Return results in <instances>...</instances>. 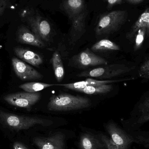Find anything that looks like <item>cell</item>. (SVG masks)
I'll return each mask as SVG.
<instances>
[{
	"instance_id": "12",
	"label": "cell",
	"mask_w": 149,
	"mask_h": 149,
	"mask_svg": "<svg viewBox=\"0 0 149 149\" xmlns=\"http://www.w3.org/2000/svg\"><path fill=\"white\" fill-rule=\"evenodd\" d=\"M17 39L19 42L29 45L40 48L45 47L44 42L24 25L18 27L17 31Z\"/></svg>"
},
{
	"instance_id": "4",
	"label": "cell",
	"mask_w": 149,
	"mask_h": 149,
	"mask_svg": "<svg viewBox=\"0 0 149 149\" xmlns=\"http://www.w3.org/2000/svg\"><path fill=\"white\" fill-rule=\"evenodd\" d=\"M127 18L126 10H117L104 14L100 17L95 29L98 36L111 34L119 30Z\"/></svg>"
},
{
	"instance_id": "25",
	"label": "cell",
	"mask_w": 149,
	"mask_h": 149,
	"mask_svg": "<svg viewBox=\"0 0 149 149\" xmlns=\"http://www.w3.org/2000/svg\"><path fill=\"white\" fill-rule=\"evenodd\" d=\"M146 36V30L144 28H141L137 31L136 35L135 45L136 49H139L142 44L144 38Z\"/></svg>"
},
{
	"instance_id": "30",
	"label": "cell",
	"mask_w": 149,
	"mask_h": 149,
	"mask_svg": "<svg viewBox=\"0 0 149 149\" xmlns=\"http://www.w3.org/2000/svg\"><path fill=\"white\" fill-rule=\"evenodd\" d=\"M126 1L130 4H137L142 2L144 0H126Z\"/></svg>"
},
{
	"instance_id": "9",
	"label": "cell",
	"mask_w": 149,
	"mask_h": 149,
	"mask_svg": "<svg viewBox=\"0 0 149 149\" xmlns=\"http://www.w3.org/2000/svg\"><path fill=\"white\" fill-rule=\"evenodd\" d=\"M72 62L74 65L79 68H86L108 64L107 61L95 54L88 48L73 56Z\"/></svg>"
},
{
	"instance_id": "3",
	"label": "cell",
	"mask_w": 149,
	"mask_h": 149,
	"mask_svg": "<svg viewBox=\"0 0 149 149\" xmlns=\"http://www.w3.org/2000/svg\"><path fill=\"white\" fill-rule=\"evenodd\" d=\"M149 121V93L145 95L136 105L128 119L123 122L124 129L129 133L141 130Z\"/></svg>"
},
{
	"instance_id": "15",
	"label": "cell",
	"mask_w": 149,
	"mask_h": 149,
	"mask_svg": "<svg viewBox=\"0 0 149 149\" xmlns=\"http://www.w3.org/2000/svg\"><path fill=\"white\" fill-rule=\"evenodd\" d=\"M88 12L84 10L79 15L71 20L72 26L70 36L72 39L76 40L79 38L85 31L86 19L87 15Z\"/></svg>"
},
{
	"instance_id": "13",
	"label": "cell",
	"mask_w": 149,
	"mask_h": 149,
	"mask_svg": "<svg viewBox=\"0 0 149 149\" xmlns=\"http://www.w3.org/2000/svg\"><path fill=\"white\" fill-rule=\"evenodd\" d=\"M14 51L15 55L20 59L33 66L39 67L43 63L42 56L30 50L16 47Z\"/></svg>"
},
{
	"instance_id": "8",
	"label": "cell",
	"mask_w": 149,
	"mask_h": 149,
	"mask_svg": "<svg viewBox=\"0 0 149 149\" xmlns=\"http://www.w3.org/2000/svg\"><path fill=\"white\" fill-rule=\"evenodd\" d=\"M41 94L38 93L20 92L9 94L4 96V100L10 105L29 109L40 100Z\"/></svg>"
},
{
	"instance_id": "26",
	"label": "cell",
	"mask_w": 149,
	"mask_h": 149,
	"mask_svg": "<svg viewBox=\"0 0 149 149\" xmlns=\"http://www.w3.org/2000/svg\"><path fill=\"white\" fill-rule=\"evenodd\" d=\"M139 74L141 78L149 79V59L145 61L140 67Z\"/></svg>"
},
{
	"instance_id": "17",
	"label": "cell",
	"mask_w": 149,
	"mask_h": 149,
	"mask_svg": "<svg viewBox=\"0 0 149 149\" xmlns=\"http://www.w3.org/2000/svg\"><path fill=\"white\" fill-rule=\"evenodd\" d=\"M79 146L81 149H106L100 139L88 134L81 136Z\"/></svg>"
},
{
	"instance_id": "24",
	"label": "cell",
	"mask_w": 149,
	"mask_h": 149,
	"mask_svg": "<svg viewBox=\"0 0 149 149\" xmlns=\"http://www.w3.org/2000/svg\"><path fill=\"white\" fill-rule=\"evenodd\" d=\"M100 139L106 149H125L117 145L110 137L104 135L100 136Z\"/></svg>"
},
{
	"instance_id": "20",
	"label": "cell",
	"mask_w": 149,
	"mask_h": 149,
	"mask_svg": "<svg viewBox=\"0 0 149 149\" xmlns=\"http://www.w3.org/2000/svg\"><path fill=\"white\" fill-rule=\"evenodd\" d=\"M113 88L111 84H106L98 86H88L83 89L78 90L77 92L84 93L88 95L106 94L111 92Z\"/></svg>"
},
{
	"instance_id": "5",
	"label": "cell",
	"mask_w": 149,
	"mask_h": 149,
	"mask_svg": "<svg viewBox=\"0 0 149 149\" xmlns=\"http://www.w3.org/2000/svg\"><path fill=\"white\" fill-rule=\"evenodd\" d=\"M22 20L27 23L32 30L44 42H49L51 35V27L48 21L42 17L33 14L31 10H24L21 13Z\"/></svg>"
},
{
	"instance_id": "23",
	"label": "cell",
	"mask_w": 149,
	"mask_h": 149,
	"mask_svg": "<svg viewBox=\"0 0 149 149\" xmlns=\"http://www.w3.org/2000/svg\"><path fill=\"white\" fill-rule=\"evenodd\" d=\"M127 79H122L118 80H97L94 79L88 78L86 79L85 80L80 81L81 85V89L85 88L86 87L88 86H98L101 85H106V84H110L112 83L120 82V81H123L127 80Z\"/></svg>"
},
{
	"instance_id": "21",
	"label": "cell",
	"mask_w": 149,
	"mask_h": 149,
	"mask_svg": "<svg viewBox=\"0 0 149 149\" xmlns=\"http://www.w3.org/2000/svg\"><path fill=\"white\" fill-rule=\"evenodd\" d=\"M56 85H57L40 82H30L22 84L19 86V88L25 92L34 93H38L47 88Z\"/></svg>"
},
{
	"instance_id": "28",
	"label": "cell",
	"mask_w": 149,
	"mask_h": 149,
	"mask_svg": "<svg viewBox=\"0 0 149 149\" xmlns=\"http://www.w3.org/2000/svg\"><path fill=\"white\" fill-rule=\"evenodd\" d=\"M107 3L108 8H111L115 5L120 4L122 3L123 0H104Z\"/></svg>"
},
{
	"instance_id": "1",
	"label": "cell",
	"mask_w": 149,
	"mask_h": 149,
	"mask_svg": "<svg viewBox=\"0 0 149 149\" xmlns=\"http://www.w3.org/2000/svg\"><path fill=\"white\" fill-rule=\"evenodd\" d=\"M91 105V101L88 98L79 95L61 93L51 97L48 108L51 111H72L87 108Z\"/></svg>"
},
{
	"instance_id": "2",
	"label": "cell",
	"mask_w": 149,
	"mask_h": 149,
	"mask_svg": "<svg viewBox=\"0 0 149 149\" xmlns=\"http://www.w3.org/2000/svg\"><path fill=\"white\" fill-rule=\"evenodd\" d=\"M0 122L10 129L15 131L27 130L36 125L51 126L50 120L36 117L19 116L0 111Z\"/></svg>"
},
{
	"instance_id": "27",
	"label": "cell",
	"mask_w": 149,
	"mask_h": 149,
	"mask_svg": "<svg viewBox=\"0 0 149 149\" xmlns=\"http://www.w3.org/2000/svg\"><path fill=\"white\" fill-rule=\"evenodd\" d=\"M11 0H0V16L9 6Z\"/></svg>"
},
{
	"instance_id": "11",
	"label": "cell",
	"mask_w": 149,
	"mask_h": 149,
	"mask_svg": "<svg viewBox=\"0 0 149 149\" xmlns=\"http://www.w3.org/2000/svg\"><path fill=\"white\" fill-rule=\"evenodd\" d=\"M65 136L57 133L48 137H36L33 142L39 149H65Z\"/></svg>"
},
{
	"instance_id": "19",
	"label": "cell",
	"mask_w": 149,
	"mask_h": 149,
	"mask_svg": "<svg viewBox=\"0 0 149 149\" xmlns=\"http://www.w3.org/2000/svg\"><path fill=\"white\" fill-rule=\"evenodd\" d=\"M120 50L119 45L108 39H102L95 43L91 47V50L95 52Z\"/></svg>"
},
{
	"instance_id": "16",
	"label": "cell",
	"mask_w": 149,
	"mask_h": 149,
	"mask_svg": "<svg viewBox=\"0 0 149 149\" xmlns=\"http://www.w3.org/2000/svg\"><path fill=\"white\" fill-rule=\"evenodd\" d=\"M63 7L72 20L85 10V2L83 0H65Z\"/></svg>"
},
{
	"instance_id": "14",
	"label": "cell",
	"mask_w": 149,
	"mask_h": 149,
	"mask_svg": "<svg viewBox=\"0 0 149 149\" xmlns=\"http://www.w3.org/2000/svg\"><path fill=\"white\" fill-rule=\"evenodd\" d=\"M141 28L145 29L146 36L149 38V7L142 13L137 21L132 26L130 31L127 33V38L129 40L133 39Z\"/></svg>"
},
{
	"instance_id": "7",
	"label": "cell",
	"mask_w": 149,
	"mask_h": 149,
	"mask_svg": "<svg viewBox=\"0 0 149 149\" xmlns=\"http://www.w3.org/2000/svg\"><path fill=\"white\" fill-rule=\"evenodd\" d=\"M106 128L110 138L116 144L124 149H131L135 141L130 133L120 127L113 121L109 122Z\"/></svg>"
},
{
	"instance_id": "22",
	"label": "cell",
	"mask_w": 149,
	"mask_h": 149,
	"mask_svg": "<svg viewBox=\"0 0 149 149\" xmlns=\"http://www.w3.org/2000/svg\"><path fill=\"white\" fill-rule=\"evenodd\" d=\"M130 133L134 139L135 143L149 149V131L141 130Z\"/></svg>"
},
{
	"instance_id": "6",
	"label": "cell",
	"mask_w": 149,
	"mask_h": 149,
	"mask_svg": "<svg viewBox=\"0 0 149 149\" xmlns=\"http://www.w3.org/2000/svg\"><path fill=\"white\" fill-rule=\"evenodd\" d=\"M133 68L123 64H112L85 71L78 74L79 77H93L107 79L129 73Z\"/></svg>"
},
{
	"instance_id": "29",
	"label": "cell",
	"mask_w": 149,
	"mask_h": 149,
	"mask_svg": "<svg viewBox=\"0 0 149 149\" xmlns=\"http://www.w3.org/2000/svg\"><path fill=\"white\" fill-rule=\"evenodd\" d=\"M13 149H29L24 144L19 142H16L13 143Z\"/></svg>"
},
{
	"instance_id": "18",
	"label": "cell",
	"mask_w": 149,
	"mask_h": 149,
	"mask_svg": "<svg viewBox=\"0 0 149 149\" xmlns=\"http://www.w3.org/2000/svg\"><path fill=\"white\" fill-rule=\"evenodd\" d=\"M50 61L56 79L60 82L64 77L65 70L61 56L58 51H56L53 53Z\"/></svg>"
},
{
	"instance_id": "10",
	"label": "cell",
	"mask_w": 149,
	"mask_h": 149,
	"mask_svg": "<svg viewBox=\"0 0 149 149\" xmlns=\"http://www.w3.org/2000/svg\"><path fill=\"white\" fill-rule=\"evenodd\" d=\"M11 63L15 73L22 80L41 79L42 78L40 72L17 58L13 57Z\"/></svg>"
}]
</instances>
